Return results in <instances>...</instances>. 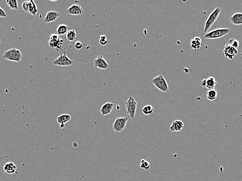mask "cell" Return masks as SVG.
Wrapping results in <instances>:
<instances>
[{"mask_svg": "<svg viewBox=\"0 0 242 181\" xmlns=\"http://www.w3.org/2000/svg\"><path fill=\"white\" fill-rule=\"evenodd\" d=\"M22 57V52L19 49L12 48L4 52L2 57L5 60L19 63L21 61Z\"/></svg>", "mask_w": 242, "mask_h": 181, "instance_id": "obj_1", "label": "cell"}, {"mask_svg": "<svg viewBox=\"0 0 242 181\" xmlns=\"http://www.w3.org/2000/svg\"><path fill=\"white\" fill-rule=\"evenodd\" d=\"M230 32V29L226 28L215 29L208 32L204 35V38L207 39H216L222 38L228 35Z\"/></svg>", "mask_w": 242, "mask_h": 181, "instance_id": "obj_2", "label": "cell"}, {"mask_svg": "<svg viewBox=\"0 0 242 181\" xmlns=\"http://www.w3.org/2000/svg\"><path fill=\"white\" fill-rule=\"evenodd\" d=\"M221 11V8H216L214 10V11L211 13L204 23V33L207 32L210 29L211 27H212V25L214 24V23L218 18L219 16H220Z\"/></svg>", "mask_w": 242, "mask_h": 181, "instance_id": "obj_3", "label": "cell"}, {"mask_svg": "<svg viewBox=\"0 0 242 181\" xmlns=\"http://www.w3.org/2000/svg\"><path fill=\"white\" fill-rule=\"evenodd\" d=\"M152 83L158 89L163 93H168L169 92V86L167 80L162 75L156 76L152 79Z\"/></svg>", "mask_w": 242, "mask_h": 181, "instance_id": "obj_4", "label": "cell"}, {"mask_svg": "<svg viewBox=\"0 0 242 181\" xmlns=\"http://www.w3.org/2000/svg\"><path fill=\"white\" fill-rule=\"evenodd\" d=\"M137 103L135 99L131 95H129V98L125 103L126 110L128 114L131 118H134L136 113L137 108Z\"/></svg>", "mask_w": 242, "mask_h": 181, "instance_id": "obj_5", "label": "cell"}, {"mask_svg": "<svg viewBox=\"0 0 242 181\" xmlns=\"http://www.w3.org/2000/svg\"><path fill=\"white\" fill-rule=\"evenodd\" d=\"M74 63V61L66 55V53L63 51V53L61 54L57 58L53 61L54 65L59 66H69Z\"/></svg>", "mask_w": 242, "mask_h": 181, "instance_id": "obj_6", "label": "cell"}, {"mask_svg": "<svg viewBox=\"0 0 242 181\" xmlns=\"http://www.w3.org/2000/svg\"><path fill=\"white\" fill-rule=\"evenodd\" d=\"M128 117H120L115 120L113 124L112 129L115 132L121 133L124 130L128 123Z\"/></svg>", "mask_w": 242, "mask_h": 181, "instance_id": "obj_7", "label": "cell"}, {"mask_svg": "<svg viewBox=\"0 0 242 181\" xmlns=\"http://www.w3.org/2000/svg\"><path fill=\"white\" fill-rule=\"evenodd\" d=\"M63 40L58 34L52 33L49 38V45L50 47L57 50H62L63 47Z\"/></svg>", "mask_w": 242, "mask_h": 181, "instance_id": "obj_8", "label": "cell"}, {"mask_svg": "<svg viewBox=\"0 0 242 181\" xmlns=\"http://www.w3.org/2000/svg\"><path fill=\"white\" fill-rule=\"evenodd\" d=\"M238 54L237 49L226 44L223 49V54L225 58L229 60H233L234 57Z\"/></svg>", "mask_w": 242, "mask_h": 181, "instance_id": "obj_9", "label": "cell"}, {"mask_svg": "<svg viewBox=\"0 0 242 181\" xmlns=\"http://www.w3.org/2000/svg\"><path fill=\"white\" fill-rule=\"evenodd\" d=\"M93 64L94 67L101 69H107L109 67L108 63L102 55H99L94 59Z\"/></svg>", "mask_w": 242, "mask_h": 181, "instance_id": "obj_10", "label": "cell"}, {"mask_svg": "<svg viewBox=\"0 0 242 181\" xmlns=\"http://www.w3.org/2000/svg\"><path fill=\"white\" fill-rule=\"evenodd\" d=\"M4 171L8 175H14L17 174V166L14 163L8 162L4 164L3 167Z\"/></svg>", "mask_w": 242, "mask_h": 181, "instance_id": "obj_11", "label": "cell"}, {"mask_svg": "<svg viewBox=\"0 0 242 181\" xmlns=\"http://www.w3.org/2000/svg\"><path fill=\"white\" fill-rule=\"evenodd\" d=\"M66 12L71 15H80L83 13V10L80 5L74 4L67 9Z\"/></svg>", "mask_w": 242, "mask_h": 181, "instance_id": "obj_12", "label": "cell"}, {"mask_svg": "<svg viewBox=\"0 0 242 181\" xmlns=\"http://www.w3.org/2000/svg\"><path fill=\"white\" fill-rule=\"evenodd\" d=\"M60 15L61 14L58 12L55 11H50L48 12L46 17L44 18V22L46 23L53 22L58 18V17H60Z\"/></svg>", "mask_w": 242, "mask_h": 181, "instance_id": "obj_13", "label": "cell"}, {"mask_svg": "<svg viewBox=\"0 0 242 181\" xmlns=\"http://www.w3.org/2000/svg\"><path fill=\"white\" fill-rule=\"evenodd\" d=\"M184 124L181 120H175L172 122L170 127V131L172 132H180L184 128Z\"/></svg>", "mask_w": 242, "mask_h": 181, "instance_id": "obj_14", "label": "cell"}, {"mask_svg": "<svg viewBox=\"0 0 242 181\" xmlns=\"http://www.w3.org/2000/svg\"><path fill=\"white\" fill-rule=\"evenodd\" d=\"M114 106V104L113 103H107L103 104L100 110L101 114L103 116H105L111 113L113 111Z\"/></svg>", "mask_w": 242, "mask_h": 181, "instance_id": "obj_15", "label": "cell"}, {"mask_svg": "<svg viewBox=\"0 0 242 181\" xmlns=\"http://www.w3.org/2000/svg\"><path fill=\"white\" fill-rule=\"evenodd\" d=\"M71 119V115L68 114H63L57 117V122L60 124V128H64L65 124Z\"/></svg>", "mask_w": 242, "mask_h": 181, "instance_id": "obj_16", "label": "cell"}, {"mask_svg": "<svg viewBox=\"0 0 242 181\" xmlns=\"http://www.w3.org/2000/svg\"><path fill=\"white\" fill-rule=\"evenodd\" d=\"M202 46V40L199 37H195L190 41V48L194 50H199Z\"/></svg>", "mask_w": 242, "mask_h": 181, "instance_id": "obj_17", "label": "cell"}, {"mask_svg": "<svg viewBox=\"0 0 242 181\" xmlns=\"http://www.w3.org/2000/svg\"><path fill=\"white\" fill-rule=\"evenodd\" d=\"M229 21L234 25H242V13H235L231 16Z\"/></svg>", "mask_w": 242, "mask_h": 181, "instance_id": "obj_18", "label": "cell"}, {"mask_svg": "<svg viewBox=\"0 0 242 181\" xmlns=\"http://www.w3.org/2000/svg\"><path fill=\"white\" fill-rule=\"evenodd\" d=\"M29 4V13L33 16H36L38 13V8L35 1L33 0H30Z\"/></svg>", "mask_w": 242, "mask_h": 181, "instance_id": "obj_19", "label": "cell"}, {"mask_svg": "<svg viewBox=\"0 0 242 181\" xmlns=\"http://www.w3.org/2000/svg\"><path fill=\"white\" fill-rule=\"evenodd\" d=\"M217 85V82L214 77L210 76L206 79V88L207 89H214Z\"/></svg>", "mask_w": 242, "mask_h": 181, "instance_id": "obj_20", "label": "cell"}, {"mask_svg": "<svg viewBox=\"0 0 242 181\" xmlns=\"http://www.w3.org/2000/svg\"><path fill=\"white\" fill-rule=\"evenodd\" d=\"M217 96H218V92L214 89L208 90L206 93L207 98L210 101H214L216 99Z\"/></svg>", "mask_w": 242, "mask_h": 181, "instance_id": "obj_21", "label": "cell"}, {"mask_svg": "<svg viewBox=\"0 0 242 181\" xmlns=\"http://www.w3.org/2000/svg\"><path fill=\"white\" fill-rule=\"evenodd\" d=\"M69 30V26L65 24H61L57 27V33L58 35H64L66 34Z\"/></svg>", "mask_w": 242, "mask_h": 181, "instance_id": "obj_22", "label": "cell"}, {"mask_svg": "<svg viewBox=\"0 0 242 181\" xmlns=\"http://www.w3.org/2000/svg\"><path fill=\"white\" fill-rule=\"evenodd\" d=\"M66 39L69 41L73 42L74 41L76 38L77 37V33L75 30L74 29H71L68 31V33H66Z\"/></svg>", "mask_w": 242, "mask_h": 181, "instance_id": "obj_23", "label": "cell"}, {"mask_svg": "<svg viewBox=\"0 0 242 181\" xmlns=\"http://www.w3.org/2000/svg\"><path fill=\"white\" fill-rule=\"evenodd\" d=\"M6 2L8 7L12 10H18V4L17 0H7Z\"/></svg>", "mask_w": 242, "mask_h": 181, "instance_id": "obj_24", "label": "cell"}, {"mask_svg": "<svg viewBox=\"0 0 242 181\" xmlns=\"http://www.w3.org/2000/svg\"><path fill=\"white\" fill-rule=\"evenodd\" d=\"M154 107L150 104L144 106L142 109V112L146 115L151 114L154 112Z\"/></svg>", "mask_w": 242, "mask_h": 181, "instance_id": "obj_25", "label": "cell"}, {"mask_svg": "<svg viewBox=\"0 0 242 181\" xmlns=\"http://www.w3.org/2000/svg\"><path fill=\"white\" fill-rule=\"evenodd\" d=\"M228 44L234 48H235V49H237L239 48V41L237 40L234 39V38H232L228 41Z\"/></svg>", "mask_w": 242, "mask_h": 181, "instance_id": "obj_26", "label": "cell"}, {"mask_svg": "<svg viewBox=\"0 0 242 181\" xmlns=\"http://www.w3.org/2000/svg\"><path fill=\"white\" fill-rule=\"evenodd\" d=\"M140 167L144 170H148L150 167V163L145 159H143L140 161Z\"/></svg>", "mask_w": 242, "mask_h": 181, "instance_id": "obj_27", "label": "cell"}, {"mask_svg": "<svg viewBox=\"0 0 242 181\" xmlns=\"http://www.w3.org/2000/svg\"><path fill=\"white\" fill-rule=\"evenodd\" d=\"M108 43V39L106 36L104 35H101L100 36V38H99V43L101 46H105L106 44Z\"/></svg>", "mask_w": 242, "mask_h": 181, "instance_id": "obj_28", "label": "cell"}, {"mask_svg": "<svg viewBox=\"0 0 242 181\" xmlns=\"http://www.w3.org/2000/svg\"><path fill=\"white\" fill-rule=\"evenodd\" d=\"M29 1H27L23 2L22 5L23 10L26 13H29Z\"/></svg>", "mask_w": 242, "mask_h": 181, "instance_id": "obj_29", "label": "cell"}, {"mask_svg": "<svg viewBox=\"0 0 242 181\" xmlns=\"http://www.w3.org/2000/svg\"><path fill=\"white\" fill-rule=\"evenodd\" d=\"M75 48L76 49H77V50H80V49H82V48H83V43H82L80 41H77L75 43Z\"/></svg>", "mask_w": 242, "mask_h": 181, "instance_id": "obj_30", "label": "cell"}, {"mask_svg": "<svg viewBox=\"0 0 242 181\" xmlns=\"http://www.w3.org/2000/svg\"><path fill=\"white\" fill-rule=\"evenodd\" d=\"M7 14L4 10L0 7V18H5L7 17Z\"/></svg>", "mask_w": 242, "mask_h": 181, "instance_id": "obj_31", "label": "cell"}, {"mask_svg": "<svg viewBox=\"0 0 242 181\" xmlns=\"http://www.w3.org/2000/svg\"><path fill=\"white\" fill-rule=\"evenodd\" d=\"M206 79H203L201 80L200 85L201 87L203 88H206Z\"/></svg>", "mask_w": 242, "mask_h": 181, "instance_id": "obj_32", "label": "cell"}, {"mask_svg": "<svg viewBox=\"0 0 242 181\" xmlns=\"http://www.w3.org/2000/svg\"><path fill=\"white\" fill-rule=\"evenodd\" d=\"M1 40L0 39V44H1Z\"/></svg>", "mask_w": 242, "mask_h": 181, "instance_id": "obj_33", "label": "cell"}]
</instances>
